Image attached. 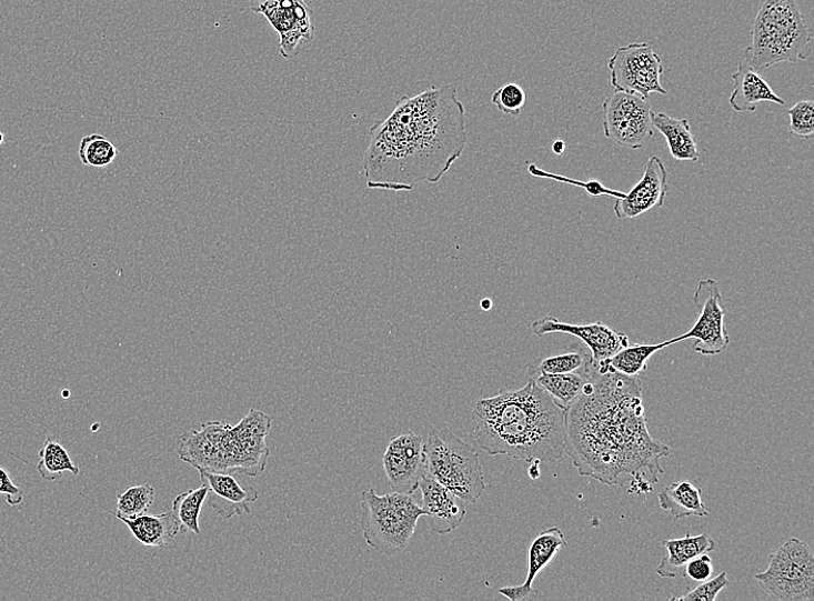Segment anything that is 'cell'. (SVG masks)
<instances>
[{
    "instance_id": "obj_21",
    "label": "cell",
    "mask_w": 814,
    "mask_h": 601,
    "mask_svg": "<svg viewBox=\"0 0 814 601\" xmlns=\"http://www.w3.org/2000/svg\"><path fill=\"white\" fill-rule=\"evenodd\" d=\"M659 502L661 508L669 511L676 520L692 517L705 519L711 514L701 490L689 480L667 485L659 494Z\"/></svg>"
},
{
    "instance_id": "obj_34",
    "label": "cell",
    "mask_w": 814,
    "mask_h": 601,
    "mask_svg": "<svg viewBox=\"0 0 814 601\" xmlns=\"http://www.w3.org/2000/svg\"><path fill=\"white\" fill-rule=\"evenodd\" d=\"M791 133L798 138L812 139L814 136V103L801 101L788 110Z\"/></svg>"
},
{
    "instance_id": "obj_6",
    "label": "cell",
    "mask_w": 814,
    "mask_h": 601,
    "mask_svg": "<svg viewBox=\"0 0 814 601\" xmlns=\"http://www.w3.org/2000/svg\"><path fill=\"white\" fill-rule=\"evenodd\" d=\"M425 474L466 504L479 502L486 490L476 450L449 429H433L425 444Z\"/></svg>"
},
{
    "instance_id": "obj_10",
    "label": "cell",
    "mask_w": 814,
    "mask_h": 601,
    "mask_svg": "<svg viewBox=\"0 0 814 601\" xmlns=\"http://www.w3.org/2000/svg\"><path fill=\"white\" fill-rule=\"evenodd\" d=\"M693 301L699 317L692 329L683 334L684 340L694 339L692 350L697 354L718 355L727 349L730 335L724 327L726 311L717 281L701 279Z\"/></svg>"
},
{
    "instance_id": "obj_1",
    "label": "cell",
    "mask_w": 814,
    "mask_h": 601,
    "mask_svg": "<svg viewBox=\"0 0 814 601\" xmlns=\"http://www.w3.org/2000/svg\"><path fill=\"white\" fill-rule=\"evenodd\" d=\"M642 398L640 377L596 369L566 411L565 453L581 477L607 485L630 482L635 494L653 491L671 450L651 435Z\"/></svg>"
},
{
    "instance_id": "obj_5",
    "label": "cell",
    "mask_w": 814,
    "mask_h": 601,
    "mask_svg": "<svg viewBox=\"0 0 814 601\" xmlns=\"http://www.w3.org/2000/svg\"><path fill=\"white\" fill-rule=\"evenodd\" d=\"M426 511L408 494L378 495L374 490L361 495V528L369 547L384 555L403 552Z\"/></svg>"
},
{
    "instance_id": "obj_31",
    "label": "cell",
    "mask_w": 814,
    "mask_h": 601,
    "mask_svg": "<svg viewBox=\"0 0 814 601\" xmlns=\"http://www.w3.org/2000/svg\"><path fill=\"white\" fill-rule=\"evenodd\" d=\"M527 171L530 176L533 178L552 180L555 182L574 186V187L583 189L589 196H593V197L609 196V197H613L617 199V198H624L626 194L625 192H620L616 190L609 189L604 184L595 180L582 182V181L570 179L567 177L549 173V171L541 169L535 163L529 164Z\"/></svg>"
},
{
    "instance_id": "obj_32",
    "label": "cell",
    "mask_w": 814,
    "mask_h": 601,
    "mask_svg": "<svg viewBox=\"0 0 814 601\" xmlns=\"http://www.w3.org/2000/svg\"><path fill=\"white\" fill-rule=\"evenodd\" d=\"M526 102V93L522 86L514 82L503 84L492 96V103L504 114L519 117Z\"/></svg>"
},
{
    "instance_id": "obj_11",
    "label": "cell",
    "mask_w": 814,
    "mask_h": 601,
    "mask_svg": "<svg viewBox=\"0 0 814 601\" xmlns=\"http://www.w3.org/2000/svg\"><path fill=\"white\" fill-rule=\"evenodd\" d=\"M250 9L263 14L274 28L284 59H293L301 42L314 39L313 11L304 0H250Z\"/></svg>"
},
{
    "instance_id": "obj_15",
    "label": "cell",
    "mask_w": 814,
    "mask_h": 601,
    "mask_svg": "<svg viewBox=\"0 0 814 601\" xmlns=\"http://www.w3.org/2000/svg\"><path fill=\"white\" fill-rule=\"evenodd\" d=\"M202 484L209 490L207 502L224 520L251 513L260 494L251 485H242L232 474L199 470Z\"/></svg>"
},
{
    "instance_id": "obj_4",
    "label": "cell",
    "mask_w": 814,
    "mask_h": 601,
    "mask_svg": "<svg viewBox=\"0 0 814 601\" xmlns=\"http://www.w3.org/2000/svg\"><path fill=\"white\" fill-rule=\"evenodd\" d=\"M751 36L745 61L756 72L780 63L797 64L812 52V33L796 0H764Z\"/></svg>"
},
{
    "instance_id": "obj_29",
    "label": "cell",
    "mask_w": 814,
    "mask_h": 601,
    "mask_svg": "<svg viewBox=\"0 0 814 601\" xmlns=\"http://www.w3.org/2000/svg\"><path fill=\"white\" fill-rule=\"evenodd\" d=\"M154 499L155 490L153 485L150 483H145L133 485V488L128 489L123 494H119L117 512H111L96 502L92 503L100 507L101 509H104L111 514H114L115 518H124L131 520L148 513L154 502Z\"/></svg>"
},
{
    "instance_id": "obj_38",
    "label": "cell",
    "mask_w": 814,
    "mask_h": 601,
    "mask_svg": "<svg viewBox=\"0 0 814 601\" xmlns=\"http://www.w3.org/2000/svg\"><path fill=\"white\" fill-rule=\"evenodd\" d=\"M542 475L541 473V462L540 461H533L530 463L529 468V477L531 480H537Z\"/></svg>"
},
{
    "instance_id": "obj_3",
    "label": "cell",
    "mask_w": 814,
    "mask_h": 601,
    "mask_svg": "<svg viewBox=\"0 0 814 601\" xmlns=\"http://www.w3.org/2000/svg\"><path fill=\"white\" fill-rule=\"evenodd\" d=\"M470 433L491 455L555 463L565 454L566 411L529 379L521 389L481 399L471 413Z\"/></svg>"
},
{
    "instance_id": "obj_40",
    "label": "cell",
    "mask_w": 814,
    "mask_h": 601,
    "mask_svg": "<svg viewBox=\"0 0 814 601\" xmlns=\"http://www.w3.org/2000/svg\"><path fill=\"white\" fill-rule=\"evenodd\" d=\"M481 308L484 311H490L493 308V301L489 298H485L481 301Z\"/></svg>"
},
{
    "instance_id": "obj_24",
    "label": "cell",
    "mask_w": 814,
    "mask_h": 601,
    "mask_svg": "<svg viewBox=\"0 0 814 601\" xmlns=\"http://www.w3.org/2000/svg\"><path fill=\"white\" fill-rule=\"evenodd\" d=\"M682 341H684L683 334L667 341L655 343V345H629L611 359L605 360V362L616 373L626 377H640L647 369L649 361L654 354L673 345V343Z\"/></svg>"
},
{
    "instance_id": "obj_25",
    "label": "cell",
    "mask_w": 814,
    "mask_h": 601,
    "mask_svg": "<svg viewBox=\"0 0 814 601\" xmlns=\"http://www.w3.org/2000/svg\"><path fill=\"white\" fill-rule=\"evenodd\" d=\"M180 443L179 454L182 461L198 470L222 471L221 452L203 432L185 433Z\"/></svg>"
},
{
    "instance_id": "obj_2",
    "label": "cell",
    "mask_w": 814,
    "mask_h": 601,
    "mask_svg": "<svg viewBox=\"0 0 814 601\" xmlns=\"http://www.w3.org/2000/svg\"><path fill=\"white\" fill-rule=\"evenodd\" d=\"M363 171L374 190L412 191L438 184L468 147L465 109L452 84L403 97L370 131Z\"/></svg>"
},
{
    "instance_id": "obj_35",
    "label": "cell",
    "mask_w": 814,
    "mask_h": 601,
    "mask_svg": "<svg viewBox=\"0 0 814 601\" xmlns=\"http://www.w3.org/2000/svg\"><path fill=\"white\" fill-rule=\"evenodd\" d=\"M728 584L726 572L722 571L716 578H712L701 583L696 588L689 590L681 597H672L671 600L676 601H715L718 593Z\"/></svg>"
},
{
    "instance_id": "obj_23",
    "label": "cell",
    "mask_w": 814,
    "mask_h": 601,
    "mask_svg": "<svg viewBox=\"0 0 814 601\" xmlns=\"http://www.w3.org/2000/svg\"><path fill=\"white\" fill-rule=\"evenodd\" d=\"M595 373L596 370L591 374H543L529 371V379L535 381L561 410L567 411L581 395L585 384L593 380Z\"/></svg>"
},
{
    "instance_id": "obj_8",
    "label": "cell",
    "mask_w": 814,
    "mask_h": 601,
    "mask_svg": "<svg viewBox=\"0 0 814 601\" xmlns=\"http://www.w3.org/2000/svg\"><path fill=\"white\" fill-rule=\"evenodd\" d=\"M611 83L615 91L649 100L652 93L666 96L661 83L664 67L650 43H632L617 49L609 61Z\"/></svg>"
},
{
    "instance_id": "obj_26",
    "label": "cell",
    "mask_w": 814,
    "mask_h": 601,
    "mask_svg": "<svg viewBox=\"0 0 814 601\" xmlns=\"http://www.w3.org/2000/svg\"><path fill=\"white\" fill-rule=\"evenodd\" d=\"M596 370L591 351L584 348H576L563 354H556L541 360L529 367L531 373L543 374H591Z\"/></svg>"
},
{
    "instance_id": "obj_16",
    "label": "cell",
    "mask_w": 814,
    "mask_h": 601,
    "mask_svg": "<svg viewBox=\"0 0 814 601\" xmlns=\"http://www.w3.org/2000/svg\"><path fill=\"white\" fill-rule=\"evenodd\" d=\"M423 508L431 530L448 534L458 530L466 517V503L453 492L443 488L433 478L424 474L419 483Z\"/></svg>"
},
{
    "instance_id": "obj_22",
    "label": "cell",
    "mask_w": 814,
    "mask_h": 601,
    "mask_svg": "<svg viewBox=\"0 0 814 601\" xmlns=\"http://www.w3.org/2000/svg\"><path fill=\"white\" fill-rule=\"evenodd\" d=\"M654 129L666 139L670 153L679 161L696 162L700 159L697 142L687 120L669 117L664 112H652Z\"/></svg>"
},
{
    "instance_id": "obj_20",
    "label": "cell",
    "mask_w": 814,
    "mask_h": 601,
    "mask_svg": "<svg viewBox=\"0 0 814 601\" xmlns=\"http://www.w3.org/2000/svg\"><path fill=\"white\" fill-rule=\"evenodd\" d=\"M117 519L147 548L163 549L181 532V524L173 509L160 514L145 513L131 520Z\"/></svg>"
},
{
    "instance_id": "obj_36",
    "label": "cell",
    "mask_w": 814,
    "mask_h": 601,
    "mask_svg": "<svg viewBox=\"0 0 814 601\" xmlns=\"http://www.w3.org/2000/svg\"><path fill=\"white\" fill-rule=\"evenodd\" d=\"M714 567L710 553L701 554L691 560L685 568V578L696 583H703L713 578Z\"/></svg>"
},
{
    "instance_id": "obj_28",
    "label": "cell",
    "mask_w": 814,
    "mask_h": 601,
    "mask_svg": "<svg viewBox=\"0 0 814 601\" xmlns=\"http://www.w3.org/2000/svg\"><path fill=\"white\" fill-rule=\"evenodd\" d=\"M209 490L202 484L198 490H189L175 498L173 510L181 524V533L192 532L201 535L200 518L207 503Z\"/></svg>"
},
{
    "instance_id": "obj_19",
    "label": "cell",
    "mask_w": 814,
    "mask_h": 601,
    "mask_svg": "<svg viewBox=\"0 0 814 601\" xmlns=\"http://www.w3.org/2000/svg\"><path fill=\"white\" fill-rule=\"evenodd\" d=\"M732 78L735 86L728 103L736 112H754L760 103L785 104L760 72L747 64L740 63Z\"/></svg>"
},
{
    "instance_id": "obj_33",
    "label": "cell",
    "mask_w": 814,
    "mask_h": 601,
    "mask_svg": "<svg viewBox=\"0 0 814 601\" xmlns=\"http://www.w3.org/2000/svg\"><path fill=\"white\" fill-rule=\"evenodd\" d=\"M271 419L265 413L251 410L233 432L239 440H264L270 432Z\"/></svg>"
},
{
    "instance_id": "obj_42",
    "label": "cell",
    "mask_w": 814,
    "mask_h": 601,
    "mask_svg": "<svg viewBox=\"0 0 814 601\" xmlns=\"http://www.w3.org/2000/svg\"><path fill=\"white\" fill-rule=\"evenodd\" d=\"M3 141H4V134L0 133V144H3Z\"/></svg>"
},
{
    "instance_id": "obj_7",
    "label": "cell",
    "mask_w": 814,
    "mask_h": 601,
    "mask_svg": "<svg viewBox=\"0 0 814 601\" xmlns=\"http://www.w3.org/2000/svg\"><path fill=\"white\" fill-rule=\"evenodd\" d=\"M754 580L774 600L814 599V555L804 541L792 538L770 555L767 570Z\"/></svg>"
},
{
    "instance_id": "obj_37",
    "label": "cell",
    "mask_w": 814,
    "mask_h": 601,
    "mask_svg": "<svg viewBox=\"0 0 814 601\" xmlns=\"http://www.w3.org/2000/svg\"><path fill=\"white\" fill-rule=\"evenodd\" d=\"M0 495H4L7 502L12 507H17L23 501V492L2 467H0Z\"/></svg>"
},
{
    "instance_id": "obj_39",
    "label": "cell",
    "mask_w": 814,
    "mask_h": 601,
    "mask_svg": "<svg viewBox=\"0 0 814 601\" xmlns=\"http://www.w3.org/2000/svg\"><path fill=\"white\" fill-rule=\"evenodd\" d=\"M566 151V142L561 139H556L552 144V152L556 156L564 154Z\"/></svg>"
},
{
    "instance_id": "obj_17",
    "label": "cell",
    "mask_w": 814,
    "mask_h": 601,
    "mask_svg": "<svg viewBox=\"0 0 814 601\" xmlns=\"http://www.w3.org/2000/svg\"><path fill=\"white\" fill-rule=\"evenodd\" d=\"M567 547V540L563 531L554 527L540 533L530 543L527 550V572L522 585L504 587L498 592L512 601L527 599L530 595H540L533 590V583L541 572L553 561L556 554Z\"/></svg>"
},
{
    "instance_id": "obj_13",
    "label": "cell",
    "mask_w": 814,
    "mask_h": 601,
    "mask_svg": "<svg viewBox=\"0 0 814 601\" xmlns=\"http://www.w3.org/2000/svg\"><path fill=\"white\" fill-rule=\"evenodd\" d=\"M531 331L537 337L552 333L571 334L579 338L591 351L595 364L611 359L614 354L630 345V338L624 332L615 331L602 322L592 324H570L555 318L546 317L531 324Z\"/></svg>"
},
{
    "instance_id": "obj_14",
    "label": "cell",
    "mask_w": 814,
    "mask_h": 601,
    "mask_svg": "<svg viewBox=\"0 0 814 601\" xmlns=\"http://www.w3.org/2000/svg\"><path fill=\"white\" fill-rule=\"evenodd\" d=\"M667 192V171L663 161L652 156L644 167L640 182L625 194L615 199L613 212L620 220L635 219L662 208Z\"/></svg>"
},
{
    "instance_id": "obj_30",
    "label": "cell",
    "mask_w": 814,
    "mask_h": 601,
    "mask_svg": "<svg viewBox=\"0 0 814 601\" xmlns=\"http://www.w3.org/2000/svg\"><path fill=\"white\" fill-rule=\"evenodd\" d=\"M78 154L83 166L107 168L115 162L119 150L108 138L94 133L81 139Z\"/></svg>"
},
{
    "instance_id": "obj_12",
    "label": "cell",
    "mask_w": 814,
    "mask_h": 601,
    "mask_svg": "<svg viewBox=\"0 0 814 601\" xmlns=\"http://www.w3.org/2000/svg\"><path fill=\"white\" fill-rule=\"evenodd\" d=\"M425 443L414 433H405L392 439L383 454V468L390 489L412 495L419 490L421 478L425 474Z\"/></svg>"
},
{
    "instance_id": "obj_18",
    "label": "cell",
    "mask_w": 814,
    "mask_h": 601,
    "mask_svg": "<svg viewBox=\"0 0 814 601\" xmlns=\"http://www.w3.org/2000/svg\"><path fill=\"white\" fill-rule=\"evenodd\" d=\"M662 545L666 555L657 565L656 574L667 580L685 578V568L691 560L716 549V543L709 533L691 535L687 532L683 538L664 540Z\"/></svg>"
},
{
    "instance_id": "obj_9",
    "label": "cell",
    "mask_w": 814,
    "mask_h": 601,
    "mask_svg": "<svg viewBox=\"0 0 814 601\" xmlns=\"http://www.w3.org/2000/svg\"><path fill=\"white\" fill-rule=\"evenodd\" d=\"M602 108L604 134L615 146L636 151L653 138V109L649 100L614 90Z\"/></svg>"
},
{
    "instance_id": "obj_27",
    "label": "cell",
    "mask_w": 814,
    "mask_h": 601,
    "mask_svg": "<svg viewBox=\"0 0 814 601\" xmlns=\"http://www.w3.org/2000/svg\"><path fill=\"white\" fill-rule=\"evenodd\" d=\"M39 474L47 481L60 479L64 473L79 474L69 451L58 441L47 439L40 450Z\"/></svg>"
},
{
    "instance_id": "obj_41",
    "label": "cell",
    "mask_w": 814,
    "mask_h": 601,
    "mask_svg": "<svg viewBox=\"0 0 814 601\" xmlns=\"http://www.w3.org/2000/svg\"><path fill=\"white\" fill-rule=\"evenodd\" d=\"M62 394H63V397H66V398H69V395H70V392H69L68 390H64V391L62 392Z\"/></svg>"
}]
</instances>
